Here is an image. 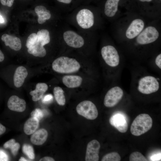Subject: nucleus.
Segmentation results:
<instances>
[{
	"instance_id": "obj_1",
	"label": "nucleus",
	"mask_w": 161,
	"mask_h": 161,
	"mask_svg": "<svg viewBox=\"0 0 161 161\" xmlns=\"http://www.w3.org/2000/svg\"><path fill=\"white\" fill-rule=\"evenodd\" d=\"M53 70L57 72L68 74L78 71L80 67L79 62L75 59L61 56L55 59L52 64Z\"/></svg>"
},
{
	"instance_id": "obj_2",
	"label": "nucleus",
	"mask_w": 161,
	"mask_h": 161,
	"mask_svg": "<svg viewBox=\"0 0 161 161\" xmlns=\"http://www.w3.org/2000/svg\"><path fill=\"white\" fill-rule=\"evenodd\" d=\"M152 124V119L148 114H140L136 117L132 123L131 132L134 135L140 136L150 130Z\"/></svg>"
},
{
	"instance_id": "obj_3",
	"label": "nucleus",
	"mask_w": 161,
	"mask_h": 161,
	"mask_svg": "<svg viewBox=\"0 0 161 161\" xmlns=\"http://www.w3.org/2000/svg\"><path fill=\"white\" fill-rule=\"evenodd\" d=\"M160 86L157 78L154 76L148 75L142 76L138 79L136 88L142 94L149 95L157 92Z\"/></svg>"
},
{
	"instance_id": "obj_4",
	"label": "nucleus",
	"mask_w": 161,
	"mask_h": 161,
	"mask_svg": "<svg viewBox=\"0 0 161 161\" xmlns=\"http://www.w3.org/2000/svg\"><path fill=\"white\" fill-rule=\"evenodd\" d=\"M101 54L105 63L110 67L114 69L119 65V55L114 46L111 45L104 46L101 48Z\"/></svg>"
},
{
	"instance_id": "obj_5",
	"label": "nucleus",
	"mask_w": 161,
	"mask_h": 161,
	"mask_svg": "<svg viewBox=\"0 0 161 161\" xmlns=\"http://www.w3.org/2000/svg\"><path fill=\"white\" fill-rule=\"evenodd\" d=\"M76 110L79 114L89 120H94L98 116V112L95 105L89 100L80 102L77 106Z\"/></svg>"
},
{
	"instance_id": "obj_6",
	"label": "nucleus",
	"mask_w": 161,
	"mask_h": 161,
	"mask_svg": "<svg viewBox=\"0 0 161 161\" xmlns=\"http://www.w3.org/2000/svg\"><path fill=\"white\" fill-rule=\"evenodd\" d=\"M124 91L118 86H114L106 92L104 100V104L107 107H112L116 105L122 99Z\"/></svg>"
},
{
	"instance_id": "obj_7",
	"label": "nucleus",
	"mask_w": 161,
	"mask_h": 161,
	"mask_svg": "<svg viewBox=\"0 0 161 161\" xmlns=\"http://www.w3.org/2000/svg\"><path fill=\"white\" fill-rule=\"evenodd\" d=\"M159 36V33L156 28L149 26L142 31L137 36L136 42L139 45H147L155 41Z\"/></svg>"
},
{
	"instance_id": "obj_8",
	"label": "nucleus",
	"mask_w": 161,
	"mask_h": 161,
	"mask_svg": "<svg viewBox=\"0 0 161 161\" xmlns=\"http://www.w3.org/2000/svg\"><path fill=\"white\" fill-rule=\"evenodd\" d=\"M94 16L92 12L86 8L80 10L76 15V19L78 25L84 29H89L94 24Z\"/></svg>"
},
{
	"instance_id": "obj_9",
	"label": "nucleus",
	"mask_w": 161,
	"mask_h": 161,
	"mask_svg": "<svg viewBox=\"0 0 161 161\" xmlns=\"http://www.w3.org/2000/svg\"><path fill=\"white\" fill-rule=\"evenodd\" d=\"M64 40L69 46L75 48L82 47L85 43L84 38L80 35L72 30H67L63 34Z\"/></svg>"
},
{
	"instance_id": "obj_10",
	"label": "nucleus",
	"mask_w": 161,
	"mask_h": 161,
	"mask_svg": "<svg viewBox=\"0 0 161 161\" xmlns=\"http://www.w3.org/2000/svg\"><path fill=\"white\" fill-rule=\"evenodd\" d=\"M110 124L121 133L126 132L128 129V123L126 115L118 112L114 113L109 120Z\"/></svg>"
},
{
	"instance_id": "obj_11",
	"label": "nucleus",
	"mask_w": 161,
	"mask_h": 161,
	"mask_svg": "<svg viewBox=\"0 0 161 161\" xmlns=\"http://www.w3.org/2000/svg\"><path fill=\"white\" fill-rule=\"evenodd\" d=\"M100 148V144L97 140H94L89 142L86 147L85 161H98Z\"/></svg>"
},
{
	"instance_id": "obj_12",
	"label": "nucleus",
	"mask_w": 161,
	"mask_h": 161,
	"mask_svg": "<svg viewBox=\"0 0 161 161\" xmlns=\"http://www.w3.org/2000/svg\"><path fill=\"white\" fill-rule=\"evenodd\" d=\"M144 23L140 19L133 20L126 30V35L129 39H132L137 36L143 30Z\"/></svg>"
},
{
	"instance_id": "obj_13",
	"label": "nucleus",
	"mask_w": 161,
	"mask_h": 161,
	"mask_svg": "<svg viewBox=\"0 0 161 161\" xmlns=\"http://www.w3.org/2000/svg\"><path fill=\"white\" fill-rule=\"evenodd\" d=\"M7 105L8 108L11 110L22 112L26 109V103L24 100L13 95L9 99Z\"/></svg>"
},
{
	"instance_id": "obj_14",
	"label": "nucleus",
	"mask_w": 161,
	"mask_h": 161,
	"mask_svg": "<svg viewBox=\"0 0 161 161\" xmlns=\"http://www.w3.org/2000/svg\"><path fill=\"white\" fill-rule=\"evenodd\" d=\"M1 40L6 46H8L12 49L16 51L20 50L21 47L20 39L16 37L4 34L1 37Z\"/></svg>"
},
{
	"instance_id": "obj_15",
	"label": "nucleus",
	"mask_w": 161,
	"mask_h": 161,
	"mask_svg": "<svg viewBox=\"0 0 161 161\" xmlns=\"http://www.w3.org/2000/svg\"><path fill=\"white\" fill-rule=\"evenodd\" d=\"M28 75L27 69L22 66H19L16 69L13 76L14 86L17 88L21 87L23 84Z\"/></svg>"
},
{
	"instance_id": "obj_16",
	"label": "nucleus",
	"mask_w": 161,
	"mask_h": 161,
	"mask_svg": "<svg viewBox=\"0 0 161 161\" xmlns=\"http://www.w3.org/2000/svg\"><path fill=\"white\" fill-rule=\"evenodd\" d=\"M63 84L69 88L79 87L81 84L82 78L80 76L75 75H67L64 76L62 79Z\"/></svg>"
},
{
	"instance_id": "obj_17",
	"label": "nucleus",
	"mask_w": 161,
	"mask_h": 161,
	"mask_svg": "<svg viewBox=\"0 0 161 161\" xmlns=\"http://www.w3.org/2000/svg\"><path fill=\"white\" fill-rule=\"evenodd\" d=\"M48 132L44 129H40L32 134L30 138V141L33 144L36 145H41L46 141Z\"/></svg>"
},
{
	"instance_id": "obj_18",
	"label": "nucleus",
	"mask_w": 161,
	"mask_h": 161,
	"mask_svg": "<svg viewBox=\"0 0 161 161\" xmlns=\"http://www.w3.org/2000/svg\"><path fill=\"white\" fill-rule=\"evenodd\" d=\"M48 89L47 85L45 83H39L37 84L35 90L31 91L30 95L32 96V100L37 101L41 99Z\"/></svg>"
},
{
	"instance_id": "obj_19",
	"label": "nucleus",
	"mask_w": 161,
	"mask_h": 161,
	"mask_svg": "<svg viewBox=\"0 0 161 161\" xmlns=\"http://www.w3.org/2000/svg\"><path fill=\"white\" fill-rule=\"evenodd\" d=\"M35 11L38 16V21L39 24L44 23L51 18L50 11L44 6H36L35 8Z\"/></svg>"
},
{
	"instance_id": "obj_20",
	"label": "nucleus",
	"mask_w": 161,
	"mask_h": 161,
	"mask_svg": "<svg viewBox=\"0 0 161 161\" xmlns=\"http://www.w3.org/2000/svg\"><path fill=\"white\" fill-rule=\"evenodd\" d=\"M120 0H107L104 8V13L107 17H112L117 10L118 3Z\"/></svg>"
},
{
	"instance_id": "obj_21",
	"label": "nucleus",
	"mask_w": 161,
	"mask_h": 161,
	"mask_svg": "<svg viewBox=\"0 0 161 161\" xmlns=\"http://www.w3.org/2000/svg\"><path fill=\"white\" fill-rule=\"evenodd\" d=\"M39 120L36 118L32 117L25 123L24 130L25 134L30 135L33 133L38 127Z\"/></svg>"
},
{
	"instance_id": "obj_22",
	"label": "nucleus",
	"mask_w": 161,
	"mask_h": 161,
	"mask_svg": "<svg viewBox=\"0 0 161 161\" xmlns=\"http://www.w3.org/2000/svg\"><path fill=\"white\" fill-rule=\"evenodd\" d=\"M41 43H38L33 47L27 49L28 52L35 57H43L46 55V51Z\"/></svg>"
},
{
	"instance_id": "obj_23",
	"label": "nucleus",
	"mask_w": 161,
	"mask_h": 161,
	"mask_svg": "<svg viewBox=\"0 0 161 161\" xmlns=\"http://www.w3.org/2000/svg\"><path fill=\"white\" fill-rule=\"evenodd\" d=\"M53 94L57 103L60 106H64L66 103V99L62 88L59 86L55 87Z\"/></svg>"
},
{
	"instance_id": "obj_24",
	"label": "nucleus",
	"mask_w": 161,
	"mask_h": 161,
	"mask_svg": "<svg viewBox=\"0 0 161 161\" xmlns=\"http://www.w3.org/2000/svg\"><path fill=\"white\" fill-rule=\"evenodd\" d=\"M37 35L38 41L43 46H44L49 43V33L47 30H41L38 32Z\"/></svg>"
},
{
	"instance_id": "obj_25",
	"label": "nucleus",
	"mask_w": 161,
	"mask_h": 161,
	"mask_svg": "<svg viewBox=\"0 0 161 161\" xmlns=\"http://www.w3.org/2000/svg\"><path fill=\"white\" fill-rule=\"evenodd\" d=\"M4 147L6 148H10L13 154L16 155L20 147L19 143H16L14 139H11L6 142L3 145Z\"/></svg>"
},
{
	"instance_id": "obj_26",
	"label": "nucleus",
	"mask_w": 161,
	"mask_h": 161,
	"mask_svg": "<svg viewBox=\"0 0 161 161\" xmlns=\"http://www.w3.org/2000/svg\"><path fill=\"white\" fill-rule=\"evenodd\" d=\"M121 157L119 154L115 152L107 154L101 159L102 161H120Z\"/></svg>"
},
{
	"instance_id": "obj_27",
	"label": "nucleus",
	"mask_w": 161,
	"mask_h": 161,
	"mask_svg": "<svg viewBox=\"0 0 161 161\" xmlns=\"http://www.w3.org/2000/svg\"><path fill=\"white\" fill-rule=\"evenodd\" d=\"M38 42L37 35L33 33L31 34L28 37L26 44L28 48H31L35 45Z\"/></svg>"
},
{
	"instance_id": "obj_28",
	"label": "nucleus",
	"mask_w": 161,
	"mask_h": 161,
	"mask_svg": "<svg viewBox=\"0 0 161 161\" xmlns=\"http://www.w3.org/2000/svg\"><path fill=\"white\" fill-rule=\"evenodd\" d=\"M22 151L30 159L33 160L34 159V149L31 145L27 144H24L22 147Z\"/></svg>"
},
{
	"instance_id": "obj_29",
	"label": "nucleus",
	"mask_w": 161,
	"mask_h": 161,
	"mask_svg": "<svg viewBox=\"0 0 161 161\" xmlns=\"http://www.w3.org/2000/svg\"><path fill=\"white\" fill-rule=\"evenodd\" d=\"M130 161H146L148 160L141 153L135 151L131 153L129 157Z\"/></svg>"
},
{
	"instance_id": "obj_30",
	"label": "nucleus",
	"mask_w": 161,
	"mask_h": 161,
	"mask_svg": "<svg viewBox=\"0 0 161 161\" xmlns=\"http://www.w3.org/2000/svg\"><path fill=\"white\" fill-rule=\"evenodd\" d=\"M31 114L32 117L36 118L39 121L41 120L44 116L43 112L39 109H34L32 112Z\"/></svg>"
},
{
	"instance_id": "obj_31",
	"label": "nucleus",
	"mask_w": 161,
	"mask_h": 161,
	"mask_svg": "<svg viewBox=\"0 0 161 161\" xmlns=\"http://www.w3.org/2000/svg\"><path fill=\"white\" fill-rule=\"evenodd\" d=\"M53 97L51 94L45 95L42 99V102L44 103L47 104L51 103L53 100Z\"/></svg>"
},
{
	"instance_id": "obj_32",
	"label": "nucleus",
	"mask_w": 161,
	"mask_h": 161,
	"mask_svg": "<svg viewBox=\"0 0 161 161\" xmlns=\"http://www.w3.org/2000/svg\"><path fill=\"white\" fill-rule=\"evenodd\" d=\"M9 160L8 156L4 150L0 149V161H7Z\"/></svg>"
},
{
	"instance_id": "obj_33",
	"label": "nucleus",
	"mask_w": 161,
	"mask_h": 161,
	"mask_svg": "<svg viewBox=\"0 0 161 161\" xmlns=\"http://www.w3.org/2000/svg\"><path fill=\"white\" fill-rule=\"evenodd\" d=\"M14 0H0L1 4L4 6L9 7H11L13 5Z\"/></svg>"
},
{
	"instance_id": "obj_34",
	"label": "nucleus",
	"mask_w": 161,
	"mask_h": 161,
	"mask_svg": "<svg viewBox=\"0 0 161 161\" xmlns=\"http://www.w3.org/2000/svg\"><path fill=\"white\" fill-rule=\"evenodd\" d=\"M155 65L160 70L161 69V54L158 55L156 57L155 60Z\"/></svg>"
},
{
	"instance_id": "obj_35",
	"label": "nucleus",
	"mask_w": 161,
	"mask_h": 161,
	"mask_svg": "<svg viewBox=\"0 0 161 161\" xmlns=\"http://www.w3.org/2000/svg\"><path fill=\"white\" fill-rule=\"evenodd\" d=\"M151 161H158L161 160V153L155 154L152 155L150 157Z\"/></svg>"
},
{
	"instance_id": "obj_36",
	"label": "nucleus",
	"mask_w": 161,
	"mask_h": 161,
	"mask_svg": "<svg viewBox=\"0 0 161 161\" xmlns=\"http://www.w3.org/2000/svg\"><path fill=\"white\" fill-rule=\"evenodd\" d=\"M40 161H54L55 160L52 158L49 157H45L39 160Z\"/></svg>"
},
{
	"instance_id": "obj_37",
	"label": "nucleus",
	"mask_w": 161,
	"mask_h": 161,
	"mask_svg": "<svg viewBox=\"0 0 161 161\" xmlns=\"http://www.w3.org/2000/svg\"><path fill=\"white\" fill-rule=\"evenodd\" d=\"M6 128L4 126L0 123V135L4 133L6 131Z\"/></svg>"
},
{
	"instance_id": "obj_38",
	"label": "nucleus",
	"mask_w": 161,
	"mask_h": 161,
	"mask_svg": "<svg viewBox=\"0 0 161 161\" xmlns=\"http://www.w3.org/2000/svg\"><path fill=\"white\" fill-rule=\"evenodd\" d=\"M58 1L65 4H69L71 3L72 0H57Z\"/></svg>"
},
{
	"instance_id": "obj_39",
	"label": "nucleus",
	"mask_w": 161,
	"mask_h": 161,
	"mask_svg": "<svg viewBox=\"0 0 161 161\" xmlns=\"http://www.w3.org/2000/svg\"><path fill=\"white\" fill-rule=\"evenodd\" d=\"M4 58V55L2 51L0 50V62L3 61Z\"/></svg>"
},
{
	"instance_id": "obj_40",
	"label": "nucleus",
	"mask_w": 161,
	"mask_h": 161,
	"mask_svg": "<svg viewBox=\"0 0 161 161\" xmlns=\"http://www.w3.org/2000/svg\"><path fill=\"white\" fill-rule=\"evenodd\" d=\"M4 20L2 17L0 15V23H3L4 22Z\"/></svg>"
},
{
	"instance_id": "obj_41",
	"label": "nucleus",
	"mask_w": 161,
	"mask_h": 161,
	"mask_svg": "<svg viewBox=\"0 0 161 161\" xmlns=\"http://www.w3.org/2000/svg\"><path fill=\"white\" fill-rule=\"evenodd\" d=\"M19 161H28L27 160L25 159L23 157H21V158L19 159Z\"/></svg>"
},
{
	"instance_id": "obj_42",
	"label": "nucleus",
	"mask_w": 161,
	"mask_h": 161,
	"mask_svg": "<svg viewBox=\"0 0 161 161\" xmlns=\"http://www.w3.org/2000/svg\"><path fill=\"white\" fill-rule=\"evenodd\" d=\"M142 2H150L152 0H139Z\"/></svg>"
},
{
	"instance_id": "obj_43",
	"label": "nucleus",
	"mask_w": 161,
	"mask_h": 161,
	"mask_svg": "<svg viewBox=\"0 0 161 161\" xmlns=\"http://www.w3.org/2000/svg\"></svg>"
}]
</instances>
